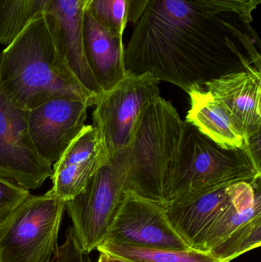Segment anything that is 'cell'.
<instances>
[{
  "label": "cell",
  "instance_id": "25",
  "mask_svg": "<svg viewBox=\"0 0 261 262\" xmlns=\"http://www.w3.org/2000/svg\"><path fill=\"white\" fill-rule=\"evenodd\" d=\"M150 0H131L129 11L128 23L133 25L138 21Z\"/></svg>",
  "mask_w": 261,
  "mask_h": 262
},
{
  "label": "cell",
  "instance_id": "21",
  "mask_svg": "<svg viewBox=\"0 0 261 262\" xmlns=\"http://www.w3.org/2000/svg\"><path fill=\"white\" fill-rule=\"evenodd\" d=\"M131 0H92L86 10L112 32L124 37Z\"/></svg>",
  "mask_w": 261,
  "mask_h": 262
},
{
  "label": "cell",
  "instance_id": "3",
  "mask_svg": "<svg viewBox=\"0 0 261 262\" xmlns=\"http://www.w3.org/2000/svg\"><path fill=\"white\" fill-rule=\"evenodd\" d=\"M185 125L173 104L160 95L146 104L128 146L126 192L165 206L169 172Z\"/></svg>",
  "mask_w": 261,
  "mask_h": 262
},
{
  "label": "cell",
  "instance_id": "17",
  "mask_svg": "<svg viewBox=\"0 0 261 262\" xmlns=\"http://www.w3.org/2000/svg\"><path fill=\"white\" fill-rule=\"evenodd\" d=\"M188 95L191 107L185 122L222 147L246 149L243 133L219 100L204 89Z\"/></svg>",
  "mask_w": 261,
  "mask_h": 262
},
{
  "label": "cell",
  "instance_id": "11",
  "mask_svg": "<svg viewBox=\"0 0 261 262\" xmlns=\"http://www.w3.org/2000/svg\"><path fill=\"white\" fill-rule=\"evenodd\" d=\"M107 157L98 129L85 125L54 163L49 192L67 203L85 187Z\"/></svg>",
  "mask_w": 261,
  "mask_h": 262
},
{
  "label": "cell",
  "instance_id": "5",
  "mask_svg": "<svg viewBox=\"0 0 261 262\" xmlns=\"http://www.w3.org/2000/svg\"><path fill=\"white\" fill-rule=\"evenodd\" d=\"M65 203L49 191L29 195L0 225V261L49 262L58 248Z\"/></svg>",
  "mask_w": 261,
  "mask_h": 262
},
{
  "label": "cell",
  "instance_id": "23",
  "mask_svg": "<svg viewBox=\"0 0 261 262\" xmlns=\"http://www.w3.org/2000/svg\"><path fill=\"white\" fill-rule=\"evenodd\" d=\"M30 195L29 189L0 176V225Z\"/></svg>",
  "mask_w": 261,
  "mask_h": 262
},
{
  "label": "cell",
  "instance_id": "10",
  "mask_svg": "<svg viewBox=\"0 0 261 262\" xmlns=\"http://www.w3.org/2000/svg\"><path fill=\"white\" fill-rule=\"evenodd\" d=\"M89 107L84 100L59 98L28 111L29 136L44 161L54 164L84 129Z\"/></svg>",
  "mask_w": 261,
  "mask_h": 262
},
{
  "label": "cell",
  "instance_id": "26",
  "mask_svg": "<svg viewBox=\"0 0 261 262\" xmlns=\"http://www.w3.org/2000/svg\"><path fill=\"white\" fill-rule=\"evenodd\" d=\"M107 256L108 257V259L109 261H110V262H132L128 261V260L123 259V258H117V257L109 256V255H107Z\"/></svg>",
  "mask_w": 261,
  "mask_h": 262
},
{
  "label": "cell",
  "instance_id": "16",
  "mask_svg": "<svg viewBox=\"0 0 261 262\" xmlns=\"http://www.w3.org/2000/svg\"><path fill=\"white\" fill-rule=\"evenodd\" d=\"M230 189L228 204L202 233L193 249L209 252L239 228L261 217L260 180L254 183L238 182L231 184Z\"/></svg>",
  "mask_w": 261,
  "mask_h": 262
},
{
  "label": "cell",
  "instance_id": "28",
  "mask_svg": "<svg viewBox=\"0 0 261 262\" xmlns=\"http://www.w3.org/2000/svg\"><path fill=\"white\" fill-rule=\"evenodd\" d=\"M0 262H1V261H0Z\"/></svg>",
  "mask_w": 261,
  "mask_h": 262
},
{
  "label": "cell",
  "instance_id": "20",
  "mask_svg": "<svg viewBox=\"0 0 261 262\" xmlns=\"http://www.w3.org/2000/svg\"><path fill=\"white\" fill-rule=\"evenodd\" d=\"M260 243L261 217H257L239 228L209 252L221 261L230 262L259 247Z\"/></svg>",
  "mask_w": 261,
  "mask_h": 262
},
{
  "label": "cell",
  "instance_id": "8",
  "mask_svg": "<svg viewBox=\"0 0 261 262\" xmlns=\"http://www.w3.org/2000/svg\"><path fill=\"white\" fill-rule=\"evenodd\" d=\"M103 243L153 249L188 250L172 226L165 207L127 191Z\"/></svg>",
  "mask_w": 261,
  "mask_h": 262
},
{
  "label": "cell",
  "instance_id": "19",
  "mask_svg": "<svg viewBox=\"0 0 261 262\" xmlns=\"http://www.w3.org/2000/svg\"><path fill=\"white\" fill-rule=\"evenodd\" d=\"M97 249L100 253L132 262H226L218 259L210 252L193 249H153L103 243Z\"/></svg>",
  "mask_w": 261,
  "mask_h": 262
},
{
  "label": "cell",
  "instance_id": "15",
  "mask_svg": "<svg viewBox=\"0 0 261 262\" xmlns=\"http://www.w3.org/2000/svg\"><path fill=\"white\" fill-rule=\"evenodd\" d=\"M230 186L187 194L164 206L172 226L192 249L228 204L231 198Z\"/></svg>",
  "mask_w": 261,
  "mask_h": 262
},
{
  "label": "cell",
  "instance_id": "13",
  "mask_svg": "<svg viewBox=\"0 0 261 262\" xmlns=\"http://www.w3.org/2000/svg\"><path fill=\"white\" fill-rule=\"evenodd\" d=\"M240 127L245 141L261 130V72H235L205 84Z\"/></svg>",
  "mask_w": 261,
  "mask_h": 262
},
{
  "label": "cell",
  "instance_id": "2",
  "mask_svg": "<svg viewBox=\"0 0 261 262\" xmlns=\"http://www.w3.org/2000/svg\"><path fill=\"white\" fill-rule=\"evenodd\" d=\"M0 87L26 111L59 98L96 103L70 72L46 14L31 21L0 52Z\"/></svg>",
  "mask_w": 261,
  "mask_h": 262
},
{
  "label": "cell",
  "instance_id": "18",
  "mask_svg": "<svg viewBox=\"0 0 261 262\" xmlns=\"http://www.w3.org/2000/svg\"><path fill=\"white\" fill-rule=\"evenodd\" d=\"M53 0H0V45L10 44L23 29L47 13Z\"/></svg>",
  "mask_w": 261,
  "mask_h": 262
},
{
  "label": "cell",
  "instance_id": "6",
  "mask_svg": "<svg viewBox=\"0 0 261 262\" xmlns=\"http://www.w3.org/2000/svg\"><path fill=\"white\" fill-rule=\"evenodd\" d=\"M128 148L101 165L84 189L65 203L81 249L90 254L103 243L126 192Z\"/></svg>",
  "mask_w": 261,
  "mask_h": 262
},
{
  "label": "cell",
  "instance_id": "1",
  "mask_svg": "<svg viewBox=\"0 0 261 262\" xmlns=\"http://www.w3.org/2000/svg\"><path fill=\"white\" fill-rule=\"evenodd\" d=\"M126 73L149 74L186 93L235 72H261L260 39L251 23L211 14L186 0H150L124 47Z\"/></svg>",
  "mask_w": 261,
  "mask_h": 262
},
{
  "label": "cell",
  "instance_id": "27",
  "mask_svg": "<svg viewBox=\"0 0 261 262\" xmlns=\"http://www.w3.org/2000/svg\"><path fill=\"white\" fill-rule=\"evenodd\" d=\"M98 262H110L108 259V257L104 253H100L99 258H98Z\"/></svg>",
  "mask_w": 261,
  "mask_h": 262
},
{
  "label": "cell",
  "instance_id": "22",
  "mask_svg": "<svg viewBox=\"0 0 261 262\" xmlns=\"http://www.w3.org/2000/svg\"><path fill=\"white\" fill-rule=\"evenodd\" d=\"M204 12L211 14L228 13L245 23L254 21L253 12L261 0H186Z\"/></svg>",
  "mask_w": 261,
  "mask_h": 262
},
{
  "label": "cell",
  "instance_id": "14",
  "mask_svg": "<svg viewBox=\"0 0 261 262\" xmlns=\"http://www.w3.org/2000/svg\"><path fill=\"white\" fill-rule=\"evenodd\" d=\"M84 52L92 75L104 93L126 76L123 36L112 32L86 10L83 24Z\"/></svg>",
  "mask_w": 261,
  "mask_h": 262
},
{
  "label": "cell",
  "instance_id": "4",
  "mask_svg": "<svg viewBox=\"0 0 261 262\" xmlns=\"http://www.w3.org/2000/svg\"><path fill=\"white\" fill-rule=\"evenodd\" d=\"M260 177L261 169L247 149L222 147L186 122L169 172L165 206L187 194L238 182L254 183Z\"/></svg>",
  "mask_w": 261,
  "mask_h": 262
},
{
  "label": "cell",
  "instance_id": "9",
  "mask_svg": "<svg viewBox=\"0 0 261 262\" xmlns=\"http://www.w3.org/2000/svg\"><path fill=\"white\" fill-rule=\"evenodd\" d=\"M52 174V165L34 147L28 129V111L18 107L0 87V176L29 191Z\"/></svg>",
  "mask_w": 261,
  "mask_h": 262
},
{
  "label": "cell",
  "instance_id": "12",
  "mask_svg": "<svg viewBox=\"0 0 261 262\" xmlns=\"http://www.w3.org/2000/svg\"><path fill=\"white\" fill-rule=\"evenodd\" d=\"M85 11V0H53L46 15L70 72L97 103L104 92L92 75L84 52L83 24Z\"/></svg>",
  "mask_w": 261,
  "mask_h": 262
},
{
  "label": "cell",
  "instance_id": "24",
  "mask_svg": "<svg viewBox=\"0 0 261 262\" xmlns=\"http://www.w3.org/2000/svg\"><path fill=\"white\" fill-rule=\"evenodd\" d=\"M49 262H93L80 246L73 227L66 231L64 243L58 246Z\"/></svg>",
  "mask_w": 261,
  "mask_h": 262
},
{
  "label": "cell",
  "instance_id": "7",
  "mask_svg": "<svg viewBox=\"0 0 261 262\" xmlns=\"http://www.w3.org/2000/svg\"><path fill=\"white\" fill-rule=\"evenodd\" d=\"M159 83L149 74L127 75L97 101L93 121L107 157L128 148L146 104L160 95Z\"/></svg>",
  "mask_w": 261,
  "mask_h": 262
}]
</instances>
